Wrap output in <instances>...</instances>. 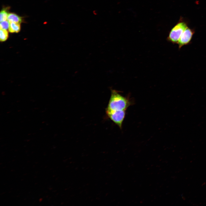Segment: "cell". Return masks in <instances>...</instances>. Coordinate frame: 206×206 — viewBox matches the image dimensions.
<instances>
[{
	"label": "cell",
	"instance_id": "obj_4",
	"mask_svg": "<svg viewBox=\"0 0 206 206\" xmlns=\"http://www.w3.org/2000/svg\"><path fill=\"white\" fill-rule=\"evenodd\" d=\"M194 33V31L193 30L187 27L186 28L182 33L178 42L179 49L185 45L190 44Z\"/></svg>",
	"mask_w": 206,
	"mask_h": 206
},
{
	"label": "cell",
	"instance_id": "obj_3",
	"mask_svg": "<svg viewBox=\"0 0 206 206\" xmlns=\"http://www.w3.org/2000/svg\"><path fill=\"white\" fill-rule=\"evenodd\" d=\"M106 112L109 118L121 129L125 118L126 111L111 110L106 109Z\"/></svg>",
	"mask_w": 206,
	"mask_h": 206
},
{
	"label": "cell",
	"instance_id": "obj_2",
	"mask_svg": "<svg viewBox=\"0 0 206 206\" xmlns=\"http://www.w3.org/2000/svg\"><path fill=\"white\" fill-rule=\"evenodd\" d=\"M187 27L184 22L178 23L170 31L168 38L169 40L173 43H177L182 33Z\"/></svg>",
	"mask_w": 206,
	"mask_h": 206
},
{
	"label": "cell",
	"instance_id": "obj_9",
	"mask_svg": "<svg viewBox=\"0 0 206 206\" xmlns=\"http://www.w3.org/2000/svg\"><path fill=\"white\" fill-rule=\"evenodd\" d=\"M9 25V22L7 20L1 21L0 23V29L7 30L8 29Z\"/></svg>",
	"mask_w": 206,
	"mask_h": 206
},
{
	"label": "cell",
	"instance_id": "obj_8",
	"mask_svg": "<svg viewBox=\"0 0 206 206\" xmlns=\"http://www.w3.org/2000/svg\"><path fill=\"white\" fill-rule=\"evenodd\" d=\"M8 14L5 10H2L0 12V22L6 20L7 19Z\"/></svg>",
	"mask_w": 206,
	"mask_h": 206
},
{
	"label": "cell",
	"instance_id": "obj_6",
	"mask_svg": "<svg viewBox=\"0 0 206 206\" xmlns=\"http://www.w3.org/2000/svg\"><path fill=\"white\" fill-rule=\"evenodd\" d=\"M20 23L11 22L9 23L8 28L9 31L10 33H18L20 30Z\"/></svg>",
	"mask_w": 206,
	"mask_h": 206
},
{
	"label": "cell",
	"instance_id": "obj_7",
	"mask_svg": "<svg viewBox=\"0 0 206 206\" xmlns=\"http://www.w3.org/2000/svg\"><path fill=\"white\" fill-rule=\"evenodd\" d=\"M8 37V33L7 30L0 29V40L1 41H6Z\"/></svg>",
	"mask_w": 206,
	"mask_h": 206
},
{
	"label": "cell",
	"instance_id": "obj_5",
	"mask_svg": "<svg viewBox=\"0 0 206 206\" xmlns=\"http://www.w3.org/2000/svg\"><path fill=\"white\" fill-rule=\"evenodd\" d=\"M9 23L15 22L20 23L22 21L21 17L14 13H9L7 19Z\"/></svg>",
	"mask_w": 206,
	"mask_h": 206
},
{
	"label": "cell",
	"instance_id": "obj_1",
	"mask_svg": "<svg viewBox=\"0 0 206 206\" xmlns=\"http://www.w3.org/2000/svg\"><path fill=\"white\" fill-rule=\"evenodd\" d=\"M132 104L130 98L122 96L115 90H112L106 109L111 110L126 111Z\"/></svg>",
	"mask_w": 206,
	"mask_h": 206
}]
</instances>
